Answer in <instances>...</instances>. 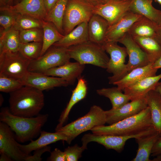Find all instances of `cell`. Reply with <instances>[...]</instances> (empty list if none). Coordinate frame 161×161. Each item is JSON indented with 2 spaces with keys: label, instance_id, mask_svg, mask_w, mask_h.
<instances>
[{
  "label": "cell",
  "instance_id": "obj_21",
  "mask_svg": "<svg viewBox=\"0 0 161 161\" xmlns=\"http://www.w3.org/2000/svg\"><path fill=\"white\" fill-rule=\"evenodd\" d=\"M68 139L65 135L58 132L51 133L41 131L39 137L36 140H32L26 145H22L18 143V145L24 153L27 155H30L32 151L37 149L60 140L67 142Z\"/></svg>",
  "mask_w": 161,
  "mask_h": 161
},
{
  "label": "cell",
  "instance_id": "obj_41",
  "mask_svg": "<svg viewBox=\"0 0 161 161\" xmlns=\"http://www.w3.org/2000/svg\"><path fill=\"white\" fill-rule=\"evenodd\" d=\"M49 161H66V155L64 151H61L58 148H55L50 153V156L47 159Z\"/></svg>",
  "mask_w": 161,
  "mask_h": 161
},
{
  "label": "cell",
  "instance_id": "obj_4",
  "mask_svg": "<svg viewBox=\"0 0 161 161\" xmlns=\"http://www.w3.org/2000/svg\"><path fill=\"white\" fill-rule=\"evenodd\" d=\"M106 119L105 111L100 107L94 105L86 115L55 130L68 138L67 143L72 141L81 133L94 127L104 125Z\"/></svg>",
  "mask_w": 161,
  "mask_h": 161
},
{
  "label": "cell",
  "instance_id": "obj_26",
  "mask_svg": "<svg viewBox=\"0 0 161 161\" xmlns=\"http://www.w3.org/2000/svg\"><path fill=\"white\" fill-rule=\"evenodd\" d=\"M160 135L157 132L135 139L138 145L135 157L132 161H151L150 159L152 148Z\"/></svg>",
  "mask_w": 161,
  "mask_h": 161
},
{
  "label": "cell",
  "instance_id": "obj_17",
  "mask_svg": "<svg viewBox=\"0 0 161 161\" xmlns=\"http://www.w3.org/2000/svg\"><path fill=\"white\" fill-rule=\"evenodd\" d=\"M143 16L130 10L127 12L117 23L109 27L106 35V41L117 42L133 24Z\"/></svg>",
  "mask_w": 161,
  "mask_h": 161
},
{
  "label": "cell",
  "instance_id": "obj_51",
  "mask_svg": "<svg viewBox=\"0 0 161 161\" xmlns=\"http://www.w3.org/2000/svg\"><path fill=\"white\" fill-rule=\"evenodd\" d=\"M21 0H13L12 4V5H14L18 3Z\"/></svg>",
  "mask_w": 161,
  "mask_h": 161
},
{
  "label": "cell",
  "instance_id": "obj_20",
  "mask_svg": "<svg viewBox=\"0 0 161 161\" xmlns=\"http://www.w3.org/2000/svg\"><path fill=\"white\" fill-rule=\"evenodd\" d=\"M153 64L150 63L145 66L133 69L113 84L116 85L118 88L123 91L125 88L135 84L145 78L156 75L158 69L154 68Z\"/></svg>",
  "mask_w": 161,
  "mask_h": 161
},
{
  "label": "cell",
  "instance_id": "obj_14",
  "mask_svg": "<svg viewBox=\"0 0 161 161\" xmlns=\"http://www.w3.org/2000/svg\"><path fill=\"white\" fill-rule=\"evenodd\" d=\"M147 106L145 97L131 100L118 108L106 111V123L111 125L135 115Z\"/></svg>",
  "mask_w": 161,
  "mask_h": 161
},
{
  "label": "cell",
  "instance_id": "obj_2",
  "mask_svg": "<svg viewBox=\"0 0 161 161\" xmlns=\"http://www.w3.org/2000/svg\"><path fill=\"white\" fill-rule=\"evenodd\" d=\"M9 110L13 114L24 117H32L40 114L44 105L43 91L24 85L10 93Z\"/></svg>",
  "mask_w": 161,
  "mask_h": 161
},
{
  "label": "cell",
  "instance_id": "obj_46",
  "mask_svg": "<svg viewBox=\"0 0 161 161\" xmlns=\"http://www.w3.org/2000/svg\"><path fill=\"white\" fill-rule=\"evenodd\" d=\"M155 38L161 45V21L158 25L156 35Z\"/></svg>",
  "mask_w": 161,
  "mask_h": 161
},
{
  "label": "cell",
  "instance_id": "obj_52",
  "mask_svg": "<svg viewBox=\"0 0 161 161\" xmlns=\"http://www.w3.org/2000/svg\"><path fill=\"white\" fill-rule=\"evenodd\" d=\"M4 101L3 97L1 95H0V106H1Z\"/></svg>",
  "mask_w": 161,
  "mask_h": 161
},
{
  "label": "cell",
  "instance_id": "obj_35",
  "mask_svg": "<svg viewBox=\"0 0 161 161\" xmlns=\"http://www.w3.org/2000/svg\"><path fill=\"white\" fill-rule=\"evenodd\" d=\"M42 48V42L21 43L18 51L24 57L31 61L39 58Z\"/></svg>",
  "mask_w": 161,
  "mask_h": 161
},
{
  "label": "cell",
  "instance_id": "obj_12",
  "mask_svg": "<svg viewBox=\"0 0 161 161\" xmlns=\"http://www.w3.org/2000/svg\"><path fill=\"white\" fill-rule=\"evenodd\" d=\"M131 1L109 0L104 4L94 7L93 13L103 17L107 21L109 27L111 26L129 10Z\"/></svg>",
  "mask_w": 161,
  "mask_h": 161
},
{
  "label": "cell",
  "instance_id": "obj_53",
  "mask_svg": "<svg viewBox=\"0 0 161 161\" xmlns=\"http://www.w3.org/2000/svg\"><path fill=\"white\" fill-rule=\"evenodd\" d=\"M154 1L161 5V0H154Z\"/></svg>",
  "mask_w": 161,
  "mask_h": 161
},
{
  "label": "cell",
  "instance_id": "obj_15",
  "mask_svg": "<svg viewBox=\"0 0 161 161\" xmlns=\"http://www.w3.org/2000/svg\"><path fill=\"white\" fill-rule=\"evenodd\" d=\"M21 80L24 85L31 86L42 91L55 87L69 85L66 81L61 78L29 71Z\"/></svg>",
  "mask_w": 161,
  "mask_h": 161
},
{
  "label": "cell",
  "instance_id": "obj_31",
  "mask_svg": "<svg viewBox=\"0 0 161 161\" xmlns=\"http://www.w3.org/2000/svg\"><path fill=\"white\" fill-rule=\"evenodd\" d=\"M42 23L43 35L42 48L40 56L44 54L51 46L64 36L52 23L42 20Z\"/></svg>",
  "mask_w": 161,
  "mask_h": 161
},
{
  "label": "cell",
  "instance_id": "obj_10",
  "mask_svg": "<svg viewBox=\"0 0 161 161\" xmlns=\"http://www.w3.org/2000/svg\"><path fill=\"white\" fill-rule=\"evenodd\" d=\"M147 134L146 131L137 134L129 136L88 133L84 134L82 138V145L87 148V145L89 143L94 142L102 145L107 149H112L120 153L123 149L125 143L128 140L136 139Z\"/></svg>",
  "mask_w": 161,
  "mask_h": 161
},
{
  "label": "cell",
  "instance_id": "obj_39",
  "mask_svg": "<svg viewBox=\"0 0 161 161\" xmlns=\"http://www.w3.org/2000/svg\"><path fill=\"white\" fill-rule=\"evenodd\" d=\"M87 149L83 145L80 147L77 144L65 148L64 151L66 161H78L81 157L82 152Z\"/></svg>",
  "mask_w": 161,
  "mask_h": 161
},
{
  "label": "cell",
  "instance_id": "obj_50",
  "mask_svg": "<svg viewBox=\"0 0 161 161\" xmlns=\"http://www.w3.org/2000/svg\"><path fill=\"white\" fill-rule=\"evenodd\" d=\"M151 161H161V154L155 156Z\"/></svg>",
  "mask_w": 161,
  "mask_h": 161
},
{
  "label": "cell",
  "instance_id": "obj_22",
  "mask_svg": "<svg viewBox=\"0 0 161 161\" xmlns=\"http://www.w3.org/2000/svg\"><path fill=\"white\" fill-rule=\"evenodd\" d=\"M109 27L106 19L93 14L88 22L89 41L102 46L106 42V35Z\"/></svg>",
  "mask_w": 161,
  "mask_h": 161
},
{
  "label": "cell",
  "instance_id": "obj_32",
  "mask_svg": "<svg viewBox=\"0 0 161 161\" xmlns=\"http://www.w3.org/2000/svg\"><path fill=\"white\" fill-rule=\"evenodd\" d=\"M117 87L103 88L97 89L99 95L108 98L110 100L112 109L118 108L130 100L129 97Z\"/></svg>",
  "mask_w": 161,
  "mask_h": 161
},
{
  "label": "cell",
  "instance_id": "obj_24",
  "mask_svg": "<svg viewBox=\"0 0 161 161\" xmlns=\"http://www.w3.org/2000/svg\"><path fill=\"white\" fill-rule=\"evenodd\" d=\"M78 80L77 84L72 91L70 100L59 119V123L56 127L55 130L63 126L64 123L67 120L69 113L73 106L83 99L86 95L87 87L86 80L83 78L81 77Z\"/></svg>",
  "mask_w": 161,
  "mask_h": 161
},
{
  "label": "cell",
  "instance_id": "obj_42",
  "mask_svg": "<svg viewBox=\"0 0 161 161\" xmlns=\"http://www.w3.org/2000/svg\"><path fill=\"white\" fill-rule=\"evenodd\" d=\"M161 154V136L159 137L152 150L151 155L152 156H156Z\"/></svg>",
  "mask_w": 161,
  "mask_h": 161
},
{
  "label": "cell",
  "instance_id": "obj_3",
  "mask_svg": "<svg viewBox=\"0 0 161 161\" xmlns=\"http://www.w3.org/2000/svg\"><path fill=\"white\" fill-rule=\"evenodd\" d=\"M154 127L147 106L137 114L109 126H96L90 130L95 134L129 136L137 134Z\"/></svg>",
  "mask_w": 161,
  "mask_h": 161
},
{
  "label": "cell",
  "instance_id": "obj_7",
  "mask_svg": "<svg viewBox=\"0 0 161 161\" xmlns=\"http://www.w3.org/2000/svg\"><path fill=\"white\" fill-rule=\"evenodd\" d=\"M94 8L79 0H68L63 21V35H67L83 22H88L93 14Z\"/></svg>",
  "mask_w": 161,
  "mask_h": 161
},
{
  "label": "cell",
  "instance_id": "obj_38",
  "mask_svg": "<svg viewBox=\"0 0 161 161\" xmlns=\"http://www.w3.org/2000/svg\"><path fill=\"white\" fill-rule=\"evenodd\" d=\"M15 22V15L6 8H0V27L6 30L10 29Z\"/></svg>",
  "mask_w": 161,
  "mask_h": 161
},
{
  "label": "cell",
  "instance_id": "obj_34",
  "mask_svg": "<svg viewBox=\"0 0 161 161\" xmlns=\"http://www.w3.org/2000/svg\"><path fill=\"white\" fill-rule=\"evenodd\" d=\"M14 14L15 22L12 27L16 30L20 31L33 28H42V20L26 15Z\"/></svg>",
  "mask_w": 161,
  "mask_h": 161
},
{
  "label": "cell",
  "instance_id": "obj_5",
  "mask_svg": "<svg viewBox=\"0 0 161 161\" xmlns=\"http://www.w3.org/2000/svg\"><path fill=\"white\" fill-rule=\"evenodd\" d=\"M70 58L80 64L106 69L109 60L102 45L89 41L67 48Z\"/></svg>",
  "mask_w": 161,
  "mask_h": 161
},
{
  "label": "cell",
  "instance_id": "obj_13",
  "mask_svg": "<svg viewBox=\"0 0 161 161\" xmlns=\"http://www.w3.org/2000/svg\"><path fill=\"white\" fill-rule=\"evenodd\" d=\"M117 42L123 44L129 56L126 64L127 71L129 72L136 68L145 66L150 63L148 57L133 37L126 33Z\"/></svg>",
  "mask_w": 161,
  "mask_h": 161
},
{
  "label": "cell",
  "instance_id": "obj_33",
  "mask_svg": "<svg viewBox=\"0 0 161 161\" xmlns=\"http://www.w3.org/2000/svg\"><path fill=\"white\" fill-rule=\"evenodd\" d=\"M68 1L58 0L47 14L44 20L53 24L62 35L63 21Z\"/></svg>",
  "mask_w": 161,
  "mask_h": 161
},
{
  "label": "cell",
  "instance_id": "obj_30",
  "mask_svg": "<svg viewBox=\"0 0 161 161\" xmlns=\"http://www.w3.org/2000/svg\"><path fill=\"white\" fill-rule=\"evenodd\" d=\"M146 53L149 62L154 64L161 57V45L154 38L132 37Z\"/></svg>",
  "mask_w": 161,
  "mask_h": 161
},
{
  "label": "cell",
  "instance_id": "obj_44",
  "mask_svg": "<svg viewBox=\"0 0 161 161\" xmlns=\"http://www.w3.org/2000/svg\"><path fill=\"white\" fill-rule=\"evenodd\" d=\"M47 14L58 0H43Z\"/></svg>",
  "mask_w": 161,
  "mask_h": 161
},
{
  "label": "cell",
  "instance_id": "obj_54",
  "mask_svg": "<svg viewBox=\"0 0 161 161\" xmlns=\"http://www.w3.org/2000/svg\"><path fill=\"white\" fill-rule=\"evenodd\" d=\"M119 0V1H131V0Z\"/></svg>",
  "mask_w": 161,
  "mask_h": 161
},
{
  "label": "cell",
  "instance_id": "obj_8",
  "mask_svg": "<svg viewBox=\"0 0 161 161\" xmlns=\"http://www.w3.org/2000/svg\"><path fill=\"white\" fill-rule=\"evenodd\" d=\"M52 46L43 55L31 61L29 71L44 73L49 69L69 61L70 58L67 48Z\"/></svg>",
  "mask_w": 161,
  "mask_h": 161
},
{
  "label": "cell",
  "instance_id": "obj_37",
  "mask_svg": "<svg viewBox=\"0 0 161 161\" xmlns=\"http://www.w3.org/2000/svg\"><path fill=\"white\" fill-rule=\"evenodd\" d=\"M24 86L21 80L0 75V91L10 93Z\"/></svg>",
  "mask_w": 161,
  "mask_h": 161
},
{
  "label": "cell",
  "instance_id": "obj_9",
  "mask_svg": "<svg viewBox=\"0 0 161 161\" xmlns=\"http://www.w3.org/2000/svg\"><path fill=\"white\" fill-rule=\"evenodd\" d=\"M30 62L19 51L4 53L0 55V75L21 80L28 71Z\"/></svg>",
  "mask_w": 161,
  "mask_h": 161
},
{
  "label": "cell",
  "instance_id": "obj_16",
  "mask_svg": "<svg viewBox=\"0 0 161 161\" xmlns=\"http://www.w3.org/2000/svg\"><path fill=\"white\" fill-rule=\"evenodd\" d=\"M4 8L13 14L26 15L41 21L45 20L47 14L43 0H22Z\"/></svg>",
  "mask_w": 161,
  "mask_h": 161
},
{
  "label": "cell",
  "instance_id": "obj_11",
  "mask_svg": "<svg viewBox=\"0 0 161 161\" xmlns=\"http://www.w3.org/2000/svg\"><path fill=\"white\" fill-rule=\"evenodd\" d=\"M14 133L5 123L0 121V153L7 155L13 161H25L30 155L24 153L20 148Z\"/></svg>",
  "mask_w": 161,
  "mask_h": 161
},
{
  "label": "cell",
  "instance_id": "obj_47",
  "mask_svg": "<svg viewBox=\"0 0 161 161\" xmlns=\"http://www.w3.org/2000/svg\"><path fill=\"white\" fill-rule=\"evenodd\" d=\"M0 161H12L13 160L6 154L4 152L0 153Z\"/></svg>",
  "mask_w": 161,
  "mask_h": 161
},
{
  "label": "cell",
  "instance_id": "obj_27",
  "mask_svg": "<svg viewBox=\"0 0 161 161\" xmlns=\"http://www.w3.org/2000/svg\"><path fill=\"white\" fill-rule=\"evenodd\" d=\"M19 31L12 27L6 30L0 28V55L4 53L18 52L21 44Z\"/></svg>",
  "mask_w": 161,
  "mask_h": 161
},
{
  "label": "cell",
  "instance_id": "obj_49",
  "mask_svg": "<svg viewBox=\"0 0 161 161\" xmlns=\"http://www.w3.org/2000/svg\"><path fill=\"white\" fill-rule=\"evenodd\" d=\"M161 96V82H159L157 83L154 89Z\"/></svg>",
  "mask_w": 161,
  "mask_h": 161
},
{
  "label": "cell",
  "instance_id": "obj_40",
  "mask_svg": "<svg viewBox=\"0 0 161 161\" xmlns=\"http://www.w3.org/2000/svg\"><path fill=\"white\" fill-rule=\"evenodd\" d=\"M51 147L49 146L37 149L34 151L33 155H29L26 159L25 161H41V156L46 152H50Z\"/></svg>",
  "mask_w": 161,
  "mask_h": 161
},
{
  "label": "cell",
  "instance_id": "obj_6",
  "mask_svg": "<svg viewBox=\"0 0 161 161\" xmlns=\"http://www.w3.org/2000/svg\"><path fill=\"white\" fill-rule=\"evenodd\" d=\"M115 41H106L102 46L110 56L107 71L112 74L108 78L109 83L113 84L122 78L127 73L125 59L128 55L125 47H122Z\"/></svg>",
  "mask_w": 161,
  "mask_h": 161
},
{
  "label": "cell",
  "instance_id": "obj_18",
  "mask_svg": "<svg viewBox=\"0 0 161 161\" xmlns=\"http://www.w3.org/2000/svg\"><path fill=\"white\" fill-rule=\"evenodd\" d=\"M85 65L78 62L68 61L61 66L46 71L44 74L51 76L61 78L69 85L73 84L80 77L85 68Z\"/></svg>",
  "mask_w": 161,
  "mask_h": 161
},
{
  "label": "cell",
  "instance_id": "obj_1",
  "mask_svg": "<svg viewBox=\"0 0 161 161\" xmlns=\"http://www.w3.org/2000/svg\"><path fill=\"white\" fill-rule=\"evenodd\" d=\"M49 115L39 114L32 117H24L12 114L9 108H2L0 121L7 125L14 132L19 142L31 141L40 134L42 127L47 122Z\"/></svg>",
  "mask_w": 161,
  "mask_h": 161
},
{
  "label": "cell",
  "instance_id": "obj_25",
  "mask_svg": "<svg viewBox=\"0 0 161 161\" xmlns=\"http://www.w3.org/2000/svg\"><path fill=\"white\" fill-rule=\"evenodd\" d=\"M152 0H131L129 10L140 15L158 25L161 21V10L152 5Z\"/></svg>",
  "mask_w": 161,
  "mask_h": 161
},
{
  "label": "cell",
  "instance_id": "obj_36",
  "mask_svg": "<svg viewBox=\"0 0 161 161\" xmlns=\"http://www.w3.org/2000/svg\"><path fill=\"white\" fill-rule=\"evenodd\" d=\"M43 35L42 28H33L19 31L20 40L22 43L42 42Z\"/></svg>",
  "mask_w": 161,
  "mask_h": 161
},
{
  "label": "cell",
  "instance_id": "obj_48",
  "mask_svg": "<svg viewBox=\"0 0 161 161\" xmlns=\"http://www.w3.org/2000/svg\"><path fill=\"white\" fill-rule=\"evenodd\" d=\"M153 67L158 69L161 68V57L153 64Z\"/></svg>",
  "mask_w": 161,
  "mask_h": 161
},
{
  "label": "cell",
  "instance_id": "obj_29",
  "mask_svg": "<svg viewBox=\"0 0 161 161\" xmlns=\"http://www.w3.org/2000/svg\"><path fill=\"white\" fill-rule=\"evenodd\" d=\"M158 25L143 16L136 21L127 33L132 37L138 36L155 38Z\"/></svg>",
  "mask_w": 161,
  "mask_h": 161
},
{
  "label": "cell",
  "instance_id": "obj_45",
  "mask_svg": "<svg viewBox=\"0 0 161 161\" xmlns=\"http://www.w3.org/2000/svg\"><path fill=\"white\" fill-rule=\"evenodd\" d=\"M13 0H0V8L7 7L12 4Z\"/></svg>",
  "mask_w": 161,
  "mask_h": 161
},
{
  "label": "cell",
  "instance_id": "obj_19",
  "mask_svg": "<svg viewBox=\"0 0 161 161\" xmlns=\"http://www.w3.org/2000/svg\"><path fill=\"white\" fill-rule=\"evenodd\" d=\"M161 79V73L145 78L134 84L125 88L123 91L130 100L145 97L151 90H154Z\"/></svg>",
  "mask_w": 161,
  "mask_h": 161
},
{
  "label": "cell",
  "instance_id": "obj_28",
  "mask_svg": "<svg viewBox=\"0 0 161 161\" xmlns=\"http://www.w3.org/2000/svg\"><path fill=\"white\" fill-rule=\"evenodd\" d=\"M145 97L150 111L152 125L161 136V96L155 90H152Z\"/></svg>",
  "mask_w": 161,
  "mask_h": 161
},
{
  "label": "cell",
  "instance_id": "obj_23",
  "mask_svg": "<svg viewBox=\"0 0 161 161\" xmlns=\"http://www.w3.org/2000/svg\"><path fill=\"white\" fill-rule=\"evenodd\" d=\"M89 41L88 22H83L52 45L68 48Z\"/></svg>",
  "mask_w": 161,
  "mask_h": 161
},
{
  "label": "cell",
  "instance_id": "obj_43",
  "mask_svg": "<svg viewBox=\"0 0 161 161\" xmlns=\"http://www.w3.org/2000/svg\"><path fill=\"white\" fill-rule=\"evenodd\" d=\"M84 3L93 7L104 4L109 0H79Z\"/></svg>",
  "mask_w": 161,
  "mask_h": 161
}]
</instances>
